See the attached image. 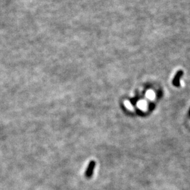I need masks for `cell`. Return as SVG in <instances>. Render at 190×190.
I'll return each mask as SVG.
<instances>
[{
	"label": "cell",
	"mask_w": 190,
	"mask_h": 190,
	"mask_svg": "<svg viewBox=\"0 0 190 190\" xmlns=\"http://www.w3.org/2000/svg\"><path fill=\"white\" fill-rule=\"evenodd\" d=\"M94 165H95V163L94 162H92L89 164V167H88V168L87 170V172H86V176L87 177L89 178V177H92V173H93V170L94 167Z\"/></svg>",
	"instance_id": "obj_1"
},
{
	"label": "cell",
	"mask_w": 190,
	"mask_h": 190,
	"mask_svg": "<svg viewBox=\"0 0 190 190\" xmlns=\"http://www.w3.org/2000/svg\"><path fill=\"white\" fill-rule=\"evenodd\" d=\"M146 96L150 99H153L155 98V94L152 90H149V91L147 92Z\"/></svg>",
	"instance_id": "obj_2"
},
{
	"label": "cell",
	"mask_w": 190,
	"mask_h": 190,
	"mask_svg": "<svg viewBox=\"0 0 190 190\" xmlns=\"http://www.w3.org/2000/svg\"><path fill=\"white\" fill-rule=\"evenodd\" d=\"M125 106L129 109H130V110H133V107L131 106V103L129 102V101H125Z\"/></svg>",
	"instance_id": "obj_4"
},
{
	"label": "cell",
	"mask_w": 190,
	"mask_h": 190,
	"mask_svg": "<svg viewBox=\"0 0 190 190\" xmlns=\"http://www.w3.org/2000/svg\"><path fill=\"white\" fill-rule=\"evenodd\" d=\"M138 106L140 107L142 110H145L146 109V104L145 101H141L138 103Z\"/></svg>",
	"instance_id": "obj_3"
}]
</instances>
